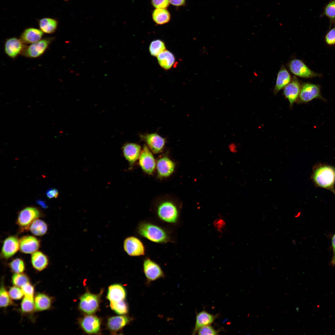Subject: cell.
<instances>
[{"mask_svg":"<svg viewBox=\"0 0 335 335\" xmlns=\"http://www.w3.org/2000/svg\"><path fill=\"white\" fill-rule=\"evenodd\" d=\"M137 234L154 243L165 244L174 243L171 233L168 229L150 221H142L137 225Z\"/></svg>","mask_w":335,"mask_h":335,"instance_id":"obj_1","label":"cell"},{"mask_svg":"<svg viewBox=\"0 0 335 335\" xmlns=\"http://www.w3.org/2000/svg\"><path fill=\"white\" fill-rule=\"evenodd\" d=\"M311 179L315 185L330 190L335 194V168L318 163L313 167Z\"/></svg>","mask_w":335,"mask_h":335,"instance_id":"obj_2","label":"cell"},{"mask_svg":"<svg viewBox=\"0 0 335 335\" xmlns=\"http://www.w3.org/2000/svg\"><path fill=\"white\" fill-rule=\"evenodd\" d=\"M155 213L159 221L170 225L176 226L180 221L179 208L172 201L165 200L160 203L156 208Z\"/></svg>","mask_w":335,"mask_h":335,"instance_id":"obj_3","label":"cell"},{"mask_svg":"<svg viewBox=\"0 0 335 335\" xmlns=\"http://www.w3.org/2000/svg\"><path fill=\"white\" fill-rule=\"evenodd\" d=\"M102 293V290L97 294H93L87 291L80 297L79 310L87 315H92L96 312L99 308Z\"/></svg>","mask_w":335,"mask_h":335,"instance_id":"obj_4","label":"cell"},{"mask_svg":"<svg viewBox=\"0 0 335 335\" xmlns=\"http://www.w3.org/2000/svg\"><path fill=\"white\" fill-rule=\"evenodd\" d=\"M42 216V213L38 208L33 207H26L19 213L16 223L20 227L21 231L29 230L30 224L36 219Z\"/></svg>","mask_w":335,"mask_h":335,"instance_id":"obj_5","label":"cell"},{"mask_svg":"<svg viewBox=\"0 0 335 335\" xmlns=\"http://www.w3.org/2000/svg\"><path fill=\"white\" fill-rule=\"evenodd\" d=\"M324 99L321 95L319 87L309 83H304L301 86L299 96L297 100L299 103L308 102L315 99Z\"/></svg>","mask_w":335,"mask_h":335,"instance_id":"obj_6","label":"cell"},{"mask_svg":"<svg viewBox=\"0 0 335 335\" xmlns=\"http://www.w3.org/2000/svg\"><path fill=\"white\" fill-rule=\"evenodd\" d=\"M123 247L126 252L131 257H139L145 254L144 243L136 236H130L126 238L124 240Z\"/></svg>","mask_w":335,"mask_h":335,"instance_id":"obj_7","label":"cell"},{"mask_svg":"<svg viewBox=\"0 0 335 335\" xmlns=\"http://www.w3.org/2000/svg\"><path fill=\"white\" fill-rule=\"evenodd\" d=\"M52 38L41 39L25 47L21 54L30 58H36L42 55L53 40Z\"/></svg>","mask_w":335,"mask_h":335,"instance_id":"obj_8","label":"cell"},{"mask_svg":"<svg viewBox=\"0 0 335 335\" xmlns=\"http://www.w3.org/2000/svg\"><path fill=\"white\" fill-rule=\"evenodd\" d=\"M143 267L145 276L149 282L164 277V272L160 266L149 257H146L144 259Z\"/></svg>","mask_w":335,"mask_h":335,"instance_id":"obj_9","label":"cell"},{"mask_svg":"<svg viewBox=\"0 0 335 335\" xmlns=\"http://www.w3.org/2000/svg\"><path fill=\"white\" fill-rule=\"evenodd\" d=\"M141 140L145 142L146 145L154 154L161 152L166 143L165 139L157 133H147L140 135Z\"/></svg>","mask_w":335,"mask_h":335,"instance_id":"obj_10","label":"cell"},{"mask_svg":"<svg viewBox=\"0 0 335 335\" xmlns=\"http://www.w3.org/2000/svg\"><path fill=\"white\" fill-rule=\"evenodd\" d=\"M152 152L146 145L143 146L139 159V164L143 171L152 174L156 167V163Z\"/></svg>","mask_w":335,"mask_h":335,"instance_id":"obj_11","label":"cell"},{"mask_svg":"<svg viewBox=\"0 0 335 335\" xmlns=\"http://www.w3.org/2000/svg\"><path fill=\"white\" fill-rule=\"evenodd\" d=\"M79 325L84 331L88 334H96L100 331L101 321L97 316L87 315L79 319Z\"/></svg>","mask_w":335,"mask_h":335,"instance_id":"obj_12","label":"cell"},{"mask_svg":"<svg viewBox=\"0 0 335 335\" xmlns=\"http://www.w3.org/2000/svg\"><path fill=\"white\" fill-rule=\"evenodd\" d=\"M20 249L19 239L16 235L9 236L3 242L1 256L7 260L16 254Z\"/></svg>","mask_w":335,"mask_h":335,"instance_id":"obj_13","label":"cell"},{"mask_svg":"<svg viewBox=\"0 0 335 335\" xmlns=\"http://www.w3.org/2000/svg\"><path fill=\"white\" fill-rule=\"evenodd\" d=\"M291 72L296 76L304 78H311L319 76V74L310 70L302 60L294 59L289 65Z\"/></svg>","mask_w":335,"mask_h":335,"instance_id":"obj_14","label":"cell"},{"mask_svg":"<svg viewBox=\"0 0 335 335\" xmlns=\"http://www.w3.org/2000/svg\"><path fill=\"white\" fill-rule=\"evenodd\" d=\"M20 39L12 37L7 39L4 44L5 53L9 57L14 58L21 54L26 46Z\"/></svg>","mask_w":335,"mask_h":335,"instance_id":"obj_15","label":"cell"},{"mask_svg":"<svg viewBox=\"0 0 335 335\" xmlns=\"http://www.w3.org/2000/svg\"><path fill=\"white\" fill-rule=\"evenodd\" d=\"M20 250L25 254H32L38 251L41 246L39 239L34 236L27 235L19 239Z\"/></svg>","mask_w":335,"mask_h":335,"instance_id":"obj_16","label":"cell"},{"mask_svg":"<svg viewBox=\"0 0 335 335\" xmlns=\"http://www.w3.org/2000/svg\"><path fill=\"white\" fill-rule=\"evenodd\" d=\"M122 150L125 158L131 165L139 159L141 151L139 145L131 142L124 144Z\"/></svg>","mask_w":335,"mask_h":335,"instance_id":"obj_17","label":"cell"},{"mask_svg":"<svg viewBox=\"0 0 335 335\" xmlns=\"http://www.w3.org/2000/svg\"><path fill=\"white\" fill-rule=\"evenodd\" d=\"M301 86L298 80L294 76L290 82L284 87V94L288 100L291 108L299 96Z\"/></svg>","mask_w":335,"mask_h":335,"instance_id":"obj_18","label":"cell"},{"mask_svg":"<svg viewBox=\"0 0 335 335\" xmlns=\"http://www.w3.org/2000/svg\"><path fill=\"white\" fill-rule=\"evenodd\" d=\"M132 318L127 315L111 316L107 319V327L112 334H115L118 331L128 324Z\"/></svg>","mask_w":335,"mask_h":335,"instance_id":"obj_19","label":"cell"},{"mask_svg":"<svg viewBox=\"0 0 335 335\" xmlns=\"http://www.w3.org/2000/svg\"><path fill=\"white\" fill-rule=\"evenodd\" d=\"M156 168L159 176L162 177L170 176L174 172L175 164L167 156L159 159L156 163Z\"/></svg>","mask_w":335,"mask_h":335,"instance_id":"obj_20","label":"cell"},{"mask_svg":"<svg viewBox=\"0 0 335 335\" xmlns=\"http://www.w3.org/2000/svg\"><path fill=\"white\" fill-rule=\"evenodd\" d=\"M54 298L44 293H37L34 297L35 310L42 311L49 310L52 308Z\"/></svg>","mask_w":335,"mask_h":335,"instance_id":"obj_21","label":"cell"},{"mask_svg":"<svg viewBox=\"0 0 335 335\" xmlns=\"http://www.w3.org/2000/svg\"><path fill=\"white\" fill-rule=\"evenodd\" d=\"M31 262L33 268L36 270L40 271L47 267L49 260L44 253L37 251L31 254Z\"/></svg>","mask_w":335,"mask_h":335,"instance_id":"obj_22","label":"cell"},{"mask_svg":"<svg viewBox=\"0 0 335 335\" xmlns=\"http://www.w3.org/2000/svg\"><path fill=\"white\" fill-rule=\"evenodd\" d=\"M126 296V290L122 285L114 284L109 287L107 298L110 302H118L124 300Z\"/></svg>","mask_w":335,"mask_h":335,"instance_id":"obj_23","label":"cell"},{"mask_svg":"<svg viewBox=\"0 0 335 335\" xmlns=\"http://www.w3.org/2000/svg\"><path fill=\"white\" fill-rule=\"evenodd\" d=\"M43 32L40 29L34 28L25 30L20 36V39L24 44H31L41 40Z\"/></svg>","mask_w":335,"mask_h":335,"instance_id":"obj_24","label":"cell"},{"mask_svg":"<svg viewBox=\"0 0 335 335\" xmlns=\"http://www.w3.org/2000/svg\"><path fill=\"white\" fill-rule=\"evenodd\" d=\"M217 317V315H212L205 311L198 313L196 316L195 324L193 334H195L200 328L210 325Z\"/></svg>","mask_w":335,"mask_h":335,"instance_id":"obj_25","label":"cell"},{"mask_svg":"<svg viewBox=\"0 0 335 335\" xmlns=\"http://www.w3.org/2000/svg\"><path fill=\"white\" fill-rule=\"evenodd\" d=\"M291 77L289 72L284 66L281 67L278 73L274 93L276 95L291 81Z\"/></svg>","mask_w":335,"mask_h":335,"instance_id":"obj_26","label":"cell"},{"mask_svg":"<svg viewBox=\"0 0 335 335\" xmlns=\"http://www.w3.org/2000/svg\"><path fill=\"white\" fill-rule=\"evenodd\" d=\"M159 65L166 70L170 69L173 65L175 58L173 54L170 51L165 50L157 56Z\"/></svg>","mask_w":335,"mask_h":335,"instance_id":"obj_27","label":"cell"},{"mask_svg":"<svg viewBox=\"0 0 335 335\" xmlns=\"http://www.w3.org/2000/svg\"><path fill=\"white\" fill-rule=\"evenodd\" d=\"M40 29L44 33L51 34L56 30L58 22L56 20L49 18H44L40 20L38 22Z\"/></svg>","mask_w":335,"mask_h":335,"instance_id":"obj_28","label":"cell"},{"mask_svg":"<svg viewBox=\"0 0 335 335\" xmlns=\"http://www.w3.org/2000/svg\"><path fill=\"white\" fill-rule=\"evenodd\" d=\"M48 228L47 224L42 220L38 218L32 222L29 230L34 235L42 236L47 233Z\"/></svg>","mask_w":335,"mask_h":335,"instance_id":"obj_29","label":"cell"},{"mask_svg":"<svg viewBox=\"0 0 335 335\" xmlns=\"http://www.w3.org/2000/svg\"><path fill=\"white\" fill-rule=\"evenodd\" d=\"M8 292L7 289L4 283L3 278H2L0 289V306L5 308L13 305L14 304Z\"/></svg>","mask_w":335,"mask_h":335,"instance_id":"obj_30","label":"cell"},{"mask_svg":"<svg viewBox=\"0 0 335 335\" xmlns=\"http://www.w3.org/2000/svg\"><path fill=\"white\" fill-rule=\"evenodd\" d=\"M152 17L155 22L162 25L168 22L170 19V15L165 8H156L154 11Z\"/></svg>","mask_w":335,"mask_h":335,"instance_id":"obj_31","label":"cell"},{"mask_svg":"<svg viewBox=\"0 0 335 335\" xmlns=\"http://www.w3.org/2000/svg\"><path fill=\"white\" fill-rule=\"evenodd\" d=\"M35 310L34 300L29 299L25 297L22 300L20 306V311L22 315L32 314Z\"/></svg>","mask_w":335,"mask_h":335,"instance_id":"obj_32","label":"cell"},{"mask_svg":"<svg viewBox=\"0 0 335 335\" xmlns=\"http://www.w3.org/2000/svg\"><path fill=\"white\" fill-rule=\"evenodd\" d=\"M166 50L164 42L162 40L157 39L152 41L150 44L149 50L151 55L157 56L159 54Z\"/></svg>","mask_w":335,"mask_h":335,"instance_id":"obj_33","label":"cell"},{"mask_svg":"<svg viewBox=\"0 0 335 335\" xmlns=\"http://www.w3.org/2000/svg\"><path fill=\"white\" fill-rule=\"evenodd\" d=\"M11 270L14 273H23L25 270V264L24 260L20 258L12 260L9 264Z\"/></svg>","mask_w":335,"mask_h":335,"instance_id":"obj_34","label":"cell"},{"mask_svg":"<svg viewBox=\"0 0 335 335\" xmlns=\"http://www.w3.org/2000/svg\"><path fill=\"white\" fill-rule=\"evenodd\" d=\"M29 277L23 273H14L11 278L12 284L15 286L21 287L26 284L30 282Z\"/></svg>","mask_w":335,"mask_h":335,"instance_id":"obj_35","label":"cell"},{"mask_svg":"<svg viewBox=\"0 0 335 335\" xmlns=\"http://www.w3.org/2000/svg\"><path fill=\"white\" fill-rule=\"evenodd\" d=\"M110 306L113 310L119 315H123L128 312V306L124 300L118 302H110Z\"/></svg>","mask_w":335,"mask_h":335,"instance_id":"obj_36","label":"cell"},{"mask_svg":"<svg viewBox=\"0 0 335 335\" xmlns=\"http://www.w3.org/2000/svg\"><path fill=\"white\" fill-rule=\"evenodd\" d=\"M324 15L329 19L331 22L335 21V0H332L326 5Z\"/></svg>","mask_w":335,"mask_h":335,"instance_id":"obj_37","label":"cell"},{"mask_svg":"<svg viewBox=\"0 0 335 335\" xmlns=\"http://www.w3.org/2000/svg\"><path fill=\"white\" fill-rule=\"evenodd\" d=\"M8 293L11 298L16 300L21 299L24 294L21 289L15 286L10 288Z\"/></svg>","mask_w":335,"mask_h":335,"instance_id":"obj_38","label":"cell"},{"mask_svg":"<svg viewBox=\"0 0 335 335\" xmlns=\"http://www.w3.org/2000/svg\"><path fill=\"white\" fill-rule=\"evenodd\" d=\"M21 288L25 297L30 299L34 300L35 292L34 285L29 282L26 284Z\"/></svg>","mask_w":335,"mask_h":335,"instance_id":"obj_39","label":"cell"},{"mask_svg":"<svg viewBox=\"0 0 335 335\" xmlns=\"http://www.w3.org/2000/svg\"><path fill=\"white\" fill-rule=\"evenodd\" d=\"M199 335H217L218 331L212 326L208 325L199 328L197 331Z\"/></svg>","mask_w":335,"mask_h":335,"instance_id":"obj_40","label":"cell"},{"mask_svg":"<svg viewBox=\"0 0 335 335\" xmlns=\"http://www.w3.org/2000/svg\"><path fill=\"white\" fill-rule=\"evenodd\" d=\"M325 40L329 45L335 44V26L325 36Z\"/></svg>","mask_w":335,"mask_h":335,"instance_id":"obj_41","label":"cell"},{"mask_svg":"<svg viewBox=\"0 0 335 335\" xmlns=\"http://www.w3.org/2000/svg\"><path fill=\"white\" fill-rule=\"evenodd\" d=\"M169 3V0H152V5L156 8H165L168 7Z\"/></svg>","mask_w":335,"mask_h":335,"instance_id":"obj_42","label":"cell"},{"mask_svg":"<svg viewBox=\"0 0 335 335\" xmlns=\"http://www.w3.org/2000/svg\"><path fill=\"white\" fill-rule=\"evenodd\" d=\"M46 194L48 198L52 199L57 198L59 195V193L57 189H51L47 191Z\"/></svg>","mask_w":335,"mask_h":335,"instance_id":"obj_43","label":"cell"},{"mask_svg":"<svg viewBox=\"0 0 335 335\" xmlns=\"http://www.w3.org/2000/svg\"><path fill=\"white\" fill-rule=\"evenodd\" d=\"M332 244L333 251V256L331 262L333 265H334L335 264V234L332 237Z\"/></svg>","mask_w":335,"mask_h":335,"instance_id":"obj_44","label":"cell"},{"mask_svg":"<svg viewBox=\"0 0 335 335\" xmlns=\"http://www.w3.org/2000/svg\"><path fill=\"white\" fill-rule=\"evenodd\" d=\"M169 2L175 6H181L185 3V0H169Z\"/></svg>","mask_w":335,"mask_h":335,"instance_id":"obj_45","label":"cell"},{"mask_svg":"<svg viewBox=\"0 0 335 335\" xmlns=\"http://www.w3.org/2000/svg\"><path fill=\"white\" fill-rule=\"evenodd\" d=\"M37 203L38 204L42 206V207L45 208L47 207V205L45 203V202L43 201H42L40 200H39L37 201Z\"/></svg>","mask_w":335,"mask_h":335,"instance_id":"obj_46","label":"cell"}]
</instances>
